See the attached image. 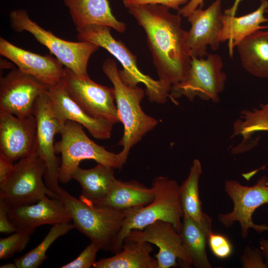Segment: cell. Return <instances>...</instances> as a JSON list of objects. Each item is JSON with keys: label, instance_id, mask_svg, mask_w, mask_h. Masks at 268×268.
Listing matches in <instances>:
<instances>
[{"label": "cell", "instance_id": "obj_1", "mask_svg": "<svg viewBox=\"0 0 268 268\" xmlns=\"http://www.w3.org/2000/svg\"><path fill=\"white\" fill-rule=\"evenodd\" d=\"M143 29L159 80L172 85L184 81L192 61L186 43L187 31L181 27V15L172 14L161 4H142L128 8Z\"/></svg>", "mask_w": 268, "mask_h": 268}, {"label": "cell", "instance_id": "obj_2", "mask_svg": "<svg viewBox=\"0 0 268 268\" xmlns=\"http://www.w3.org/2000/svg\"><path fill=\"white\" fill-rule=\"evenodd\" d=\"M155 197L148 204L124 211L125 218L118 236L114 254L121 251L124 241L130 231L141 230L157 221L171 223L180 233L184 211L177 182L165 176L154 178L151 184Z\"/></svg>", "mask_w": 268, "mask_h": 268}, {"label": "cell", "instance_id": "obj_3", "mask_svg": "<svg viewBox=\"0 0 268 268\" xmlns=\"http://www.w3.org/2000/svg\"><path fill=\"white\" fill-rule=\"evenodd\" d=\"M102 68L113 85L118 115L124 128L118 145L123 146L121 152L127 159L131 148L154 129L158 122L141 109L140 103L145 95L144 91L137 86H131L123 82L114 60L106 59Z\"/></svg>", "mask_w": 268, "mask_h": 268}, {"label": "cell", "instance_id": "obj_4", "mask_svg": "<svg viewBox=\"0 0 268 268\" xmlns=\"http://www.w3.org/2000/svg\"><path fill=\"white\" fill-rule=\"evenodd\" d=\"M57 194L69 212L74 227L98 244L101 250L113 253L125 220V212L87 203L61 187Z\"/></svg>", "mask_w": 268, "mask_h": 268}, {"label": "cell", "instance_id": "obj_5", "mask_svg": "<svg viewBox=\"0 0 268 268\" xmlns=\"http://www.w3.org/2000/svg\"><path fill=\"white\" fill-rule=\"evenodd\" d=\"M111 28L101 25H87L76 30L77 39L92 43L106 50L123 66V69L119 70V72L125 83L133 87L142 83L145 86V93L150 102L166 103L171 87L143 73L137 67L136 57L122 41L112 36Z\"/></svg>", "mask_w": 268, "mask_h": 268}, {"label": "cell", "instance_id": "obj_6", "mask_svg": "<svg viewBox=\"0 0 268 268\" xmlns=\"http://www.w3.org/2000/svg\"><path fill=\"white\" fill-rule=\"evenodd\" d=\"M61 138L55 143L56 154L61 155L59 181L66 184L80 162L86 159L94 160L114 169H121L127 159L121 152L115 153L96 143L86 134L80 124L67 121L63 125L60 134Z\"/></svg>", "mask_w": 268, "mask_h": 268}, {"label": "cell", "instance_id": "obj_7", "mask_svg": "<svg viewBox=\"0 0 268 268\" xmlns=\"http://www.w3.org/2000/svg\"><path fill=\"white\" fill-rule=\"evenodd\" d=\"M9 19L14 30L29 32L66 67L80 76L88 74L87 67L89 60L99 49V46L91 42H71L60 38L32 20L27 11L23 9L11 11Z\"/></svg>", "mask_w": 268, "mask_h": 268}, {"label": "cell", "instance_id": "obj_8", "mask_svg": "<svg viewBox=\"0 0 268 268\" xmlns=\"http://www.w3.org/2000/svg\"><path fill=\"white\" fill-rule=\"evenodd\" d=\"M45 171L44 162L35 147L29 155L14 164L11 174L0 186V198L9 207L33 203L47 196L59 199L44 183Z\"/></svg>", "mask_w": 268, "mask_h": 268}, {"label": "cell", "instance_id": "obj_9", "mask_svg": "<svg viewBox=\"0 0 268 268\" xmlns=\"http://www.w3.org/2000/svg\"><path fill=\"white\" fill-rule=\"evenodd\" d=\"M223 67L222 59L218 54H208L205 58L192 57L187 78L172 86L169 97L174 100L185 96L193 101L199 97L202 100L218 103L226 80Z\"/></svg>", "mask_w": 268, "mask_h": 268}, {"label": "cell", "instance_id": "obj_10", "mask_svg": "<svg viewBox=\"0 0 268 268\" xmlns=\"http://www.w3.org/2000/svg\"><path fill=\"white\" fill-rule=\"evenodd\" d=\"M224 190L232 200L233 208L229 213L220 214L218 221L225 227H230L238 222L243 238L247 237L250 229L257 233L268 231V225L258 224L253 221L255 211L265 204H268V177L263 176L252 186H244L235 180H227Z\"/></svg>", "mask_w": 268, "mask_h": 268}, {"label": "cell", "instance_id": "obj_11", "mask_svg": "<svg viewBox=\"0 0 268 268\" xmlns=\"http://www.w3.org/2000/svg\"><path fill=\"white\" fill-rule=\"evenodd\" d=\"M61 82L70 97L91 117L114 124L121 122L113 87L95 82L88 74L78 76L67 67Z\"/></svg>", "mask_w": 268, "mask_h": 268}, {"label": "cell", "instance_id": "obj_12", "mask_svg": "<svg viewBox=\"0 0 268 268\" xmlns=\"http://www.w3.org/2000/svg\"><path fill=\"white\" fill-rule=\"evenodd\" d=\"M33 114L37 121L35 149L45 164V184L57 194L60 188L59 176L61 163L56 155L54 137L60 134L63 124L55 115L47 91L37 98Z\"/></svg>", "mask_w": 268, "mask_h": 268}, {"label": "cell", "instance_id": "obj_13", "mask_svg": "<svg viewBox=\"0 0 268 268\" xmlns=\"http://www.w3.org/2000/svg\"><path fill=\"white\" fill-rule=\"evenodd\" d=\"M126 240L147 242L156 246L159 251L155 257L158 268L175 267L178 265L177 260L185 267L193 266L192 258L184 244L181 233L168 222L159 220L142 229L132 230Z\"/></svg>", "mask_w": 268, "mask_h": 268}, {"label": "cell", "instance_id": "obj_14", "mask_svg": "<svg viewBox=\"0 0 268 268\" xmlns=\"http://www.w3.org/2000/svg\"><path fill=\"white\" fill-rule=\"evenodd\" d=\"M48 88L19 68H13L0 79V110L17 117L33 115L37 98Z\"/></svg>", "mask_w": 268, "mask_h": 268}, {"label": "cell", "instance_id": "obj_15", "mask_svg": "<svg viewBox=\"0 0 268 268\" xmlns=\"http://www.w3.org/2000/svg\"><path fill=\"white\" fill-rule=\"evenodd\" d=\"M222 0H214L205 9L200 6L187 17L191 27L187 31L186 43L192 57H206L208 54V46L213 51L218 49L223 14Z\"/></svg>", "mask_w": 268, "mask_h": 268}, {"label": "cell", "instance_id": "obj_16", "mask_svg": "<svg viewBox=\"0 0 268 268\" xmlns=\"http://www.w3.org/2000/svg\"><path fill=\"white\" fill-rule=\"evenodd\" d=\"M36 132L34 115L17 117L0 110V153L12 161L21 159L34 150Z\"/></svg>", "mask_w": 268, "mask_h": 268}, {"label": "cell", "instance_id": "obj_17", "mask_svg": "<svg viewBox=\"0 0 268 268\" xmlns=\"http://www.w3.org/2000/svg\"><path fill=\"white\" fill-rule=\"evenodd\" d=\"M0 54L17 66L23 72L49 86L61 82L64 68L63 65L51 55L41 56L0 38Z\"/></svg>", "mask_w": 268, "mask_h": 268}, {"label": "cell", "instance_id": "obj_18", "mask_svg": "<svg viewBox=\"0 0 268 268\" xmlns=\"http://www.w3.org/2000/svg\"><path fill=\"white\" fill-rule=\"evenodd\" d=\"M8 215L17 230L32 234L43 225L70 222V215L60 199L48 196L36 202L9 207Z\"/></svg>", "mask_w": 268, "mask_h": 268}, {"label": "cell", "instance_id": "obj_19", "mask_svg": "<svg viewBox=\"0 0 268 268\" xmlns=\"http://www.w3.org/2000/svg\"><path fill=\"white\" fill-rule=\"evenodd\" d=\"M47 93L55 115L62 124L67 121L79 123L97 139L111 137L114 124L89 115L70 97L61 82L49 86Z\"/></svg>", "mask_w": 268, "mask_h": 268}, {"label": "cell", "instance_id": "obj_20", "mask_svg": "<svg viewBox=\"0 0 268 268\" xmlns=\"http://www.w3.org/2000/svg\"><path fill=\"white\" fill-rule=\"evenodd\" d=\"M268 0H260L259 6L254 11L240 16H230L223 13L222 28L219 35L220 42L228 41L229 54L233 57V50L243 39L255 32L268 28L262 24L268 22L265 17Z\"/></svg>", "mask_w": 268, "mask_h": 268}, {"label": "cell", "instance_id": "obj_21", "mask_svg": "<svg viewBox=\"0 0 268 268\" xmlns=\"http://www.w3.org/2000/svg\"><path fill=\"white\" fill-rule=\"evenodd\" d=\"M76 30L97 24L107 26L120 33L126 31V24L113 15L108 0H64Z\"/></svg>", "mask_w": 268, "mask_h": 268}, {"label": "cell", "instance_id": "obj_22", "mask_svg": "<svg viewBox=\"0 0 268 268\" xmlns=\"http://www.w3.org/2000/svg\"><path fill=\"white\" fill-rule=\"evenodd\" d=\"M152 187L148 188L135 180L123 181L116 179L107 196L92 204L125 211L144 206L154 200Z\"/></svg>", "mask_w": 268, "mask_h": 268}, {"label": "cell", "instance_id": "obj_23", "mask_svg": "<svg viewBox=\"0 0 268 268\" xmlns=\"http://www.w3.org/2000/svg\"><path fill=\"white\" fill-rule=\"evenodd\" d=\"M255 32L236 46L243 68L250 74L268 78V29Z\"/></svg>", "mask_w": 268, "mask_h": 268}, {"label": "cell", "instance_id": "obj_24", "mask_svg": "<svg viewBox=\"0 0 268 268\" xmlns=\"http://www.w3.org/2000/svg\"><path fill=\"white\" fill-rule=\"evenodd\" d=\"M72 179L80 185L81 191L79 199L93 204L107 196L116 178L114 168L98 163L90 169L78 167L73 173Z\"/></svg>", "mask_w": 268, "mask_h": 268}, {"label": "cell", "instance_id": "obj_25", "mask_svg": "<svg viewBox=\"0 0 268 268\" xmlns=\"http://www.w3.org/2000/svg\"><path fill=\"white\" fill-rule=\"evenodd\" d=\"M151 244L147 242L124 240L119 253L96 261L94 268H158L156 258L151 256Z\"/></svg>", "mask_w": 268, "mask_h": 268}, {"label": "cell", "instance_id": "obj_26", "mask_svg": "<svg viewBox=\"0 0 268 268\" xmlns=\"http://www.w3.org/2000/svg\"><path fill=\"white\" fill-rule=\"evenodd\" d=\"M212 218L207 215L201 221L184 215L180 232L184 244L189 252L192 265L196 268H211L206 247L212 231Z\"/></svg>", "mask_w": 268, "mask_h": 268}, {"label": "cell", "instance_id": "obj_27", "mask_svg": "<svg viewBox=\"0 0 268 268\" xmlns=\"http://www.w3.org/2000/svg\"><path fill=\"white\" fill-rule=\"evenodd\" d=\"M240 116L233 123L231 138L241 136V142L231 149L233 154L245 152L252 148L251 139L260 132H268V102L261 104L259 108L241 111Z\"/></svg>", "mask_w": 268, "mask_h": 268}, {"label": "cell", "instance_id": "obj_28", "mask_svg": "<svg viewBox=\"0 0 268 268\" xmlns=\"http://www.w3.org/2000/svg\"><path fill=\"white\" fill-rule=\"evenodd\" d=\"M202 173L201 163L199 159H195L187 178L180 186V196L184 215L188 216L197 221H202L207 215L202 211L199 195V180Z\"/></svg>", "mask_w": 268, "mask_h": 268}, {"label": "cell", "instance_id": "obj_29", "mask_svg": "<svg viewBox=\"0 0 268 268\" xmlns=\"http://www.w3.org/2000/svg\"><path fill=\"white\" fill-rule=\"evenodd\" d=\"M74 228L73 224L70 222L53 225L38 246L14 260L17 268H37L40 267L47 259L46 253L51 245Z\"/></svg>", "mask_w": 268, "mask_h": 268}, {"label": "cell", "instance_id": "obj_30", "mask_svg": "<svg viewBox=\"0 0 268 268\" xmlns=\"http://www.w3.org/2000/svg\"><path fill=\"white\" fill-rule=\"evenodd\" d=\"M30 233L18 231L0 239V259L7 260L15 253L22 251L29 242Z\"/></svg>", "mask_w": 268, "mask_h": 268}, {"label": "cell", "instance_id": "obj_31", "mask_svg": "<svg viewBox=\"0 0 268 268\" xmlns=\"http://www.w3.org/2000/svg\"><path fill=\"white\" fill-rule=\"evenodd\" d=\"M101 250L95 242H91L73 261L61 266V268H90L95 263L97 254Z\"/></svg>", "mask_w": 268, "mask_h": 268}, {"label": "cell", "instance_id": "obj_32", "mask_svg": "<svg viewBox=\"0 0 268 268\" xmlns=\"http://www.w3.org/2000/svg\"><path fill=\"white\" fill-rule=\"evenodd\" d=\"M207 244L213 254L218 259H227L233 251L232 244L225 236L212 231L209 234Z\"/></svg>", "mask_w": 268, "mask_h": 268}, {"label": "cell", "instance_id": "obj_33", "mask_svg": "<svg viewBox=\"0 0 268 268\" xmlns=\"http://www.w3.org/2000/svg\"><path fill=\"white\" fill-rule=\"evenodd\" d=\"M242 268H268L260 249L254 248L247 246L240 257Z\"/></svg>", "mask_w": 268, "mask_h": 268}, {"label": "cell", "instance_id": "obj_34", "mask_svg": "<svg viewBox=\"0 0 268 268\" xmlns=\"http://www.w3.org/2000/svg\"><path fill=\"white\" fill-rule=\"evenodd\" d=\"M190 0H123V2L127 8L137 5L161 4L178 11L181 5L186 4Z\"/></svg>", "mask_w": 268, "mask_h": 268}, {"label": "cell", "instance_id": "obj_35", "mask_svg": "<svg viewBox=\"0 0 268 268\" xmlns=\"http://www.w3.org/2000/svg\"><path fill=\"white\" fill-rule=\"evenodd\" d=\"M9 205L3 199L0 198V232L9 234L17 231V228L10 220L8 211Z\"/></svg>", "mask_w": 268, "mask_h": 268}, {"label": "cell", "instance_id": "obj_36", "mask_svg": "<svg viewBox=\"0 0 268 268\" xmlns=\"http://www.w3.org/2000/svg\"><path fill=\"white\" fill-rule=\"evenodd\" d=\"M13 161L0 153V186L2 185L11 174L14 167Z\"/></svg>", "mask_w": 268, "mask_h": 268}, {"label": "cell", "instance_id": "obj_37", "mask_svg": "<svg viewBox=\"0 0 268 268\" xmlns=\"http://www.w3.org/2000/svg\"><path fill=\"white\" fill-rule=\"evenodd\" d=\"M203 1L204 0H190L186 4L180 8L178 11V13L183 17H187L199 6H202Z\"/></svg>", "mask_w": 268, "mask_h": 268}, {"label": "cell", "instance_id": "obj_38", "mask_svg": "<svg viewBox=\"0 0 268 268\" xmlns=\"http://www.w3.org/2000/svg\"><path fill=\"white\" fill-rule=\"evenodd\" d=\"M259 245L265 262L268 267V239L262 238L259 241Z\"/></svg>", "mask_w": 268, "mask_h": 268}, {"label": "cell", "instance_id": "obj_39", "mask_svg": "<svg viewBox=\"0 0 268 268\" xmlns=\"http://www.w3.org/2000/svg\"><path fill=\"white\" fill-rule=\"evenodd\" d=\"M242 0H235L233 4L230 8L225 9L224 13L230 16H235L239 5Z\"/></svg>", "mask_w": 268, "mask_h": 268}, {"label": "cell", "instance_id": "obj_40", "mask_svg": "<svg viewBox=\"0 0 268 268\" xmlns=\"http://www.w3.org/2000/svg\"><path fill=\"white\" fill-rule=\"evenodd\" d=\"M0 268H17L16 264L14 262L12 263H9L4 264L2 265H1L0 267Z\"/></svg>", "mask_w": 268, "mask_h": 268}, {"label": "cell", "instance_id": "obj_41", "mask_svg": "<svg viewBox=\"0 0 268 268\" xmlns=\"http://www.w3.org/2000/svg\"><path fill=\"white\" fill-rule=\"evenodd\" d=\"M266 13L268 14V8L266 10Z\"/></svg>", "mask_w": 268, "mask_h": 268}]
</instances>
